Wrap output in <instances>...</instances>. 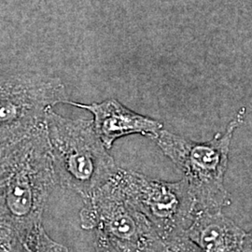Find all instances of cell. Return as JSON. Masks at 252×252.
Returning <instances> with one entry per match:
<instances>
[{
  "instance_id": "6da1fadb",
  "label": "cell",
  "mask_w": 252,
  "mask_h": 252,
  "mask_svg": "<svg viewBox=\"0 0 252 252\" xmlns=\"http://www.w3.org/2000/svg\"><path fill=\"white\" fill-rule=\"evenodd\" d=\"M58 185L46 123L0 146V218L16 235L42 223L47 202Z\"/></svg>"
},
{
  "instance_id": "7a4b0ae2",
  "label": "cell",
  "mask_w": 252,
  "mask_h": 252,
  "mask_svg": "<svg viewBox=\"0 0 252 252\" xmlns=\"http://www.w3.org/2000/svg\"><path fill=\"white\" fill-rule=\"evenodd\" d=\"M45 123L61 186L84 199L113 178L118 166L96 134L93 121L63 118L50 109Z\"/></svg>"
},
{
  "instance_id": "3957f363",
  "label": "cell",
  "mask_w": 252,
  "mask_h": 252,
  "mask_svg": "<svg viewBox=\"0 0 252 252\" xmlns=\"http://www.w3.org/2000/svg\"><path fill=\"white\" fill-rule=\"evenodd\" d=\"M245 116L246 108H242L223 132L206 142H196L162 129L154 139L162 153L183 173L197 212L221 211L231 205L224 178L234 131L243 124Z\"/></svg>"
},
{
  "instance_id": "277c9868",
  "label": "cell",
  "mask_w": 252,
  "mask_h": 252,
  "mask_svg": "<svg viewBox=\"0 0 252 252\" xmlns=\"http://www.w3.org/2000/svg\"><path fill=\"white\" fill-rule=\"evenodd\" d=\"M118 191L151 222L162 239L186 234L197 213L185 179L169 182L118 167L111 179Z\"/></svg>"
},
{
  "instance_id": "5b68a950",
  "label": "cell",
  "mask_w": 252,
  "mask_h": 252,
  "mask_svg": "<svg viewBox=\"0 0 252 252\" xmlns=\"http://www.w3.org/2000/svg\"><path fill=\"white\" fill-rule=\"evenodd\" d=\"M81 227L95 232V244L112 252H145L161 238L148 219L126 201L111 180L87 198Z\"/></svg>"
},
{
  "instance_id": "8992f818",
  "label": "cell",
  "mask_w": 252,
  "mask_h": 252,
  "mask_svg": "<svg viewBox=\"0 0 252 252\" xmlns=\"http://www.w3.org/2000/svg\"><path fill=\"white\" fill-rule=\"evenodd\" d=\"M64 84L58 78L33 76L0 85V146L26 136L45 123L58 104H68Z\"/></svg>"
},
{
  "instance_id": "52a82bcc",
  "label": "cell",
  "mask_w": 252,
  "mask_h": 252,
  "mask_svg": "<svg viewBox=\"0 0 252 252\" xmlns=\"http://www.w3.org/2000/svg\"><path fill=\"white\" fill-rule=\"evenodd\" d=\"M68 104L86 109L94 115L95 132L108 150L126 135L139 134L155 139L162 129L161 122L138 114L114 98L90 105L72 101H68Z\"/></svg>"
},
{
  "instance_id": "ba28073f",
  "label": "cell",
  "mask_w": 252,
  "mask_h": 252,
  "mask_svg": "<svg viewBox=\"0 0 252 252\" xmlns=\"http://www.w3.org/2000/svg\"><path fill=\"white\" fill-rule=\"evenodd\" d=\"M186 235L201 252H244L246 232L221 211H198Z\"/></svg>"
},
{
  "instance_id": "9c48e42d",
  "label": "cell",
  "mask_w": 252,
  "mask_h": 252,
  "mask_svg": "<svg viewBox=\"0 0 252 252\" xmlns=\"http://www.w3.org/2000/svg\"><path fill=\"white\" fill-rule=\"evenodd\" d=\"M12 252H69L62 244L53 240L42 223L34 226L26 233L16 235Z\"/></svg>"
},
{
  "instance_id": "30bf717a",
  "label": "cell",
  "mask_w": 252,
  "mask_h": 252,
  "mask_svg": "<svg viewBox=\"0 0 252 252\" xmlns=\"http://www.w3.org/2000/svg\"><path fill=\"white\" fill-rule=\"evenodd\" d=\"M145 252H201L186 234L167 239L159 238Z\"/></svg>"
},
{
  "instance_id": "8fae6325",
  "label": "cell",
  "mask_w": 252,
  "mask_h": 252,
  "mask_svg": "<svg viewBox=\"0 0 252 252\" xmlns=\"http://www.w3.org/2000/svg\"><path fill=\"white\" fill-rule=\"evenodd\" d=\"M16 234L0 218V252H12Z\"/></svg>"
},
{
  "instance_id": "7c38bea8",
  "label": "cell",
  "mask_w": 252,
  "mask_h": 252,
  "mask_svg": "<svg viewBox=\"0 0 252 252\" xmlns=\"http://www.w3.org/2000/svg\"><path fill=\"white\" fill-rule=\"evenodd\" d=\"M244 252H252V229L250 233H246L245 235Z\"/></svg>"
},
{
  "instance_id": "4fadbf2b",
  "label": "cell",
  "mask_w": 252,
  "mask_h": 252,
  "mask_svg": "<svg viewBox=\"0 0 252 252\" xmlns=\"http://www.w3.org/2000/svg\"><path fill=\"white\" fill-rule=\"evenodd\" d=\"M95 252H112L111 251H109L107 248L103 247V246H100L95 244Z\"/></svg>"
}]
</instances>
